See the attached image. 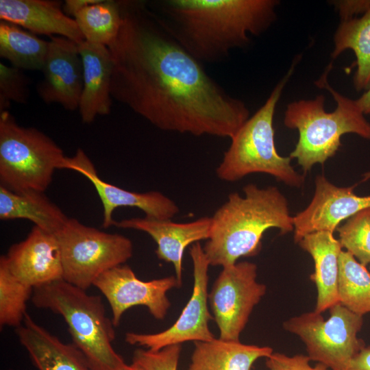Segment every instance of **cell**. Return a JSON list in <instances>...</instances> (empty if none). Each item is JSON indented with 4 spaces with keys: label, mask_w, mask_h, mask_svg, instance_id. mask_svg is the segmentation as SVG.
Instances as JSON below:
<instances>
[{
    "label": "cell",
    "mask_w": 370,
    "mask_h": 370,
    "mask_svg": "<svg viewBox=\"0 0 370 370\" xmlns=\"http://www.w3.org/2000/svg\"><path fill=\"white\" fill-rule=\"evenodd\" d=\"M121 26L108 47L112 98L157 128L231 138L249 119L202 63L164 28L146 1H119Z\"/></svg>",
    "instance_id": "6da1fadb"
},
{
    "label": "cell",
    "mask_w": 370,
    "mask_h": 370,
    "mask_svg": "<svg viewBox=\"0 0 370 370\" xmlns=\"http://www.w3.org/2000/svg\"><path fill=\"white\" fill-rule=\"evenodd\" d=\"M147 1L168 33L201 63H217L260 36L276 19L277 0Z\"/></svg>",
    "instance_id": "7a4b0ae2"
},
{
    "label": "cell",
    "mask_w": 370,
    "mask_h": 370,
    "mask_svg": "<svg viewBox=\"0 0 370 370\" xmlns=\"http://www.w3.org/2000/svg\"><path fill=\"white\" fill-rule=\"evenodd\" d=\"M243 193V197L230 194L211 217L210 236L203 247L210 265L225 267L257 255L269 229L277 228L282 234L294 230L287 199L277 187L248 184Z\"/></svg>",
    "instance_id": "3957f363"
},
{
    "label": "cell",
    "mask_w": 370,
    "mask_h": 370,
    "mask_svg": "<svg viewBox=\"0 0 370 370\" xmlns=\"http://www.w3.org/2000/svg\"><path fill=\"white\" fill-rule=\"evenodd\" d=\"M332 68V64L328 65L316 85L330 92L336 102L334 111L325 110V97L319 95L313 99L288 103L284 112V125L299 132L298 141L289 156L297 159L305 173L334 156L345 134H356L370 140V123L356 100L343 96L329 84L327 79Z\"/></svg>",
    "instance_id": "277c9868"
},
{
    "label": "cell",
    "mask_w": 370,
    "mask_h": 370,
    "mask_svg": "<svg viewBox=\"0 0 370 370\" xmlns=\"http://www.w3.org/2000/svg\"><path fill=\"white\" fill-rule=\"evenodd\" d=\"M31 299L35 307L63 318L72 343L92 370H124L127 364L112 346L115 326L100 296L61 280L34 288Z\"/></svg>",
    "instance_id": "5b68a950"
},
{
    "label": "cell",
    "mask_w": 370,
    "mask_h": 370,
    "mask_svg": "<svg viewBox=\"0 0 370 370\" xmlns=\"http://www.w3.org/2000/svg\"><path fill=\"white\" fill-rule=\"evenodd\" d=\"M300 59V55L294 58L264 103L230 138V145L216 169L219 180L233 182L249 174L260 173L269 174L290 186L303 185L304 177L291 166L292 158L278 153L273 127L276 106Z\"/></svg>",
    "instance_id": "8992f818"
},
{
    "label": "cell",
    "mask_w": 370,
    "mask_h": 370,
    "mask_svg": "<svg viewBox=\"0 0 370 370\" xmlns=\"http://www.w3.org/2000/svg\"><path fill=\"white\" fill-rule=\"evenodd\" d=\"M66 158L43 132L19 125L8 110L0 112L1 186L14 192H45Z\"/></svg>",
    "instance_id": "52a82bcc"
},
{
    "label": "cell",
    "mask_w": 370,
    "mask_h": 370,
    "mask_svg": "<svg viewBox=\"0 0 370 370\" xmlns=\"http://www.w3.org/2000/svg\"><path fill=\"white\" fill-rule=\"evenodd\" d=\"M55 236L63 280L85 291L102 273L124 264L133 254V245L127 237L101 231L73 218H69Z\"/></svg>",
    "instance_id": "ba28073f"
},
{
    "label": "cell",
    "mask_w": 370,
    "mask_h": 370,
    "mask_svg": "<svg viewBox=\"0 0 370 370\" xmlns=\"http://www.w3.org/2000/svg\"><path fill=\"white\" fill-rule=\"evenodd\" d=\"M329 310L328 319L314 310L290 318L283 323V327L301 340L310 360L330 370H347L351 360L365 346L358 337L363 316L340 302Z\"/></svg>",
    "instance_id": "9c48e42d"
},
{
    "label": "cell",
    "mask_w": 370,
    "mask_h": 370,
    "mask_svg": "<svg viewBox=\"0 0 370 370\" xmlns=\"http://www.w3.org/2000/svg\"><path fill=\"white\" fill-rule=\"evenodd\" d=\"M257 265L248 261L223 267L214 281L208 301L219 330V338L240 341L254 308L267 287L256 280Z\"/></svg>",
    "instance_id": "30bf717a"
},
{
    "label": "cell",
    "mask_w": 370,
    "mask_h": 370,
    "mask_svg": "<svg viewBox=\"0 0 370 370\" xmlns=\"http://www.w3.org/2000/svg\"><path fill=\"white\" fill-rule=\"evenodd\" d=\"M190 255L193 264V292L178 319L171 327L160 332H127L125 337L127 343L157 352L186 341H209L214 338L208 325L212 319L208 306L210 264L199 242L193 244Z\"/></svg>",
    "instance_id": "8fae6325"
},
{
    "label": "cell",
    "mask_w": 370,
    "mask_h": 370,
    "mask_svg": "<svg viewBox=\"0 0 370 370\" xmlns=\"http://www.w3.org/2000/svg\"><path fill=\"white\" fill-rule=\"evenodd\" d=\"M181 285L173 275L143 281L126 264L108 270L93 283L108 301L115 327L127 310L137 306L147 307L155 319H163L171 306L166 293Z\"/></svg>",
    "instance_id": "7c38bea8"
},
{
    "label": "cell",
    "mask_w": 370,
    "mask_h": 370,
    "mask_svg": "<svg viewBox=\"0 0 370 370\" xmlns=\"http://www.w3.org/2000/svg\"><path fill=\"white\" fill-rule=\"evenodd\" d=\"M64 169L77 171L92 184L103 205L104 228L114 225L113 213L120 207L137 208L145 217L160 220H171L180 212L175 202L159 191L132 192L105 182L82 149H78L73 156H66Z\"/></svg>",
    "instance_id": "4fadbf2b"
},
{
    "label": "cell",
    "mask_w": 370,
    "mask_h": 370,
    "mask_svg": "<svg viewBox=\"0 0 370 370\" xmlns=\"http://www.w3.org/2000/svg\"><path fill=\"white\" fill-rule=\"evenodd\" d=\"M355 186L338 187L324 175L317 176L315 191L309 205L293 217L294 240L317 232L334 233L339 224L360 210L370 207V195L354 193Z\"/></svg>",
    "instance_id": "5bb4252c"
},
{
    "label": "cell",
    "mask_w": 370,
    "mask_h": 370,
    "mask_svg": "<svg viewBox=\"0 0 370 370\" xmlns=\"http://www.w3.org/2000/svg\"><path fill=\"white\" fill-rule=\"evenodd\" d=\"M37 92L47 104L58 103L67 110L78 109L83 88V65L79 44L65 37L50 36Z\"/></svg>",
    "instance_id": "9a60e30c"
},
{
    "label": "cell",
    "mask_w": 370,
    "mask_h": 370,
    "mask_svg": "<svg viewBox=\"0 0 370 370\" xmlns=\"http://www.w3.org/2000/svg\"><path fill=\"white\" fill-rule=\"evenodd\" d=\"M10 272L34 288L63 280L60 246L55 234L34 225L23 241L3 255Z\"/></svg>",
    "instance_id": "2e32d148"
},
{
    "label": "cell",
    "mask_w": 370,
    "mask_h": 370,
    "mask_svg": "<svg viewBox=\"0 0 370 370\" xmlns=\"http://www.w3.org/2000/svg\"><path fill=\"white\" fill-rule=\"evenodd\" d=\"M122 229H133L149 234L156 242L157 257L171 263L175 277L182 284V258L186 248L191 244L210 238L211 217H204L187 223H175L171 220L133 217L114 223Z\"/></svg>",
    "instance_id": "e0dca14e"
},
{
    "label": "cell",
    "mask_w": 370,
    "mask_h": 370,
    "mask_svg": "<svg viewBox=\"0 0 370 370\" xmlns=\"http://www.w3.org/2000/svg\"><path fill=\"white\" fill-rule=\"evenodd\" d=\"M60 1L1 0V20L33 34L59 36L80 44L85 40L74 18L67 16Z\"/></svg>",
    "instance_id": "ac0fdd59"
},
{
    "label": "cell",
    "mask_w": 370,
    "mask_h": 370,
    "mask_svg": "<svg viewBox=\"0 0 370 370\" xmlns=\"http://www.w3.org/2000/svg\"><path fill=\"white\" fill-rule=\"evenodd\" d=\"M83 65V88L78 110L84 123L110 112L112 61L108 47L86 40L79 44Z\"/></svg>",
    "instance_id": "d6986e66"
},
{
    "label": "cell",
    "mask_w": 370,
    "mask_h": 370,
    "mask_svg": "<svg viewBox=\"0 0 370 370\" xmlns=\"http://www.w3.org/2000/svg\"><path fill=\"white\" fill-rule=\"evenodd\" d=\"M16 334L38 370H92L77 347L62 342L27 313Z\"/></svg>",
    "instance_id": "ffe728a7"
},
{
    "label": "cell",
    "mask_w": 370,
    "mask_h": 370,
    "mask_svg": "<svg viewBox=\"0 0 370 370\" xmlns=\"http://www.w3.org/2000/svg\"><path fill=\"white\" fill-rule=\"evenodd\" d=\"M330 232H317L305 236L298 243L313 259L310 280L317 288L314 311L322 313L339 302L337 293L338 261L343 250L338 239Z\"/></svg>",
    "instance_id": "44dd1931"
},
{
    "label": "cell",
    "mask_w": 370,
    "mask_h": 370,
    "mask_svg": "<svg viewBox=\"0 0 370 370\" xmlns=\"http://www.w3.org/2000/svg\"><path fill=\"white\" fill-rule=\"evenodd\" d=\"M194 343L187 370H251L258 359L267 358L273 352L269 346L248 345L240 341L219 338Z\"/></svg>",
    "instance_id": "7402d4cb"
},
{
    "label": "cell",
    "mask_w": 370,
    "mask_h": 370,
    "mask_svg": "<svg viewBox=\"0 0 370 370\" xmlns=\"http://www.w3.org/2000/svg\"><path fill=\"white\" fill-rule=\"evenodd\" d=\"M27 219L55 234L66 223L67 217L45 192L28 190L12 191L0 185V219Z\"/></svg>",
    "instance_id": "603a6c76"
},
{
    "label": "cell",
    "mask_w": 370,
    "mask_h": 370,
    "mask_svg": "<svg viewBox=\"0 0 370 370\" xmlns=\"http://www.w3.org/2000/svg\"><path fill=\"white\" fill-rule=\"evenodd\" d=\"M348 49L356 58L354 88L358 92L367 90L370 87V9L360 17L341 21L338 26L334 35L332 58L336 59Z\"/></svg>",
    "instance_id": "cb8c5ba5"
},
{
    "label": "cell",
    "mask_w": 370,
    "mask_h": 370,
    "mask_svg": "<svg viewBox=\"0 0 370 370\" xmlns=\"http://www.w3.org/2000/svg\"><path fill=\"white\" fill-rule=\"evenodd\" d=\"M49 41L10 22L0 21V56L21 70L42 71Z\"/></svg>",
    "instance_id": "d4e9b609"
},
{
    "label": "cell",
    "mask_w": 370,
    "mask_h": 370,
    "mask_svg": "<svg viewBox=\"0 0 370 370\" xmlns=\"http://www.w3.org/2000/svg\"><path fill=\"white\" fill-rule=\"evenodd\" d=\"M339 302L353 312L370 313V271L350 253L342 250L338 261Z\"/></svg>",
    "instance_id": "484cf974"
},
{
    "label": "cell",
    "mask_w": 370,
    "mask_h": 370,
    "mask_svg": "<svg viewBox=\"0 0 370 370\" xmlns=\"http://www.w3.org/2000/svg\"><path fill=\"white\" fill-rule=\"evenodd\" d=\"M74 19L86 41L108 47L121 26L119 1L101 0L79 11Z\"/></svg>",
    "instance_id": "4316f807"
},
{
    "label": "cell",
    "mask_w": 370,
    "mask_h": 370,
    "mask_svg": "<svg viewBox=\"0 0 370 370\" xmlns=\"http://www.w3.org/2000/svg\"><path fill=\"white\" fill-rule=\"evenodd\" d=\"M34 288L17 279L0 257V327L18 328L27 314V303Z\"/></svg>",
    "instance_id": "83f0119b"
},
{
    "label": "cell",
    "mask_w": 370,
    "mask_h": 370,
    "mask_svg": "<svg viewBox=\"0 0 370 370\" xmlns=\"http://www.w3.org/2000/svg\"><path fill=\"white\" fill-rule=\"evenodd\" d=\"M336 230L342 248H345L362 265L367 267L369 264L370 207L351 217Z\"/></svg>",
    "instance_id": "f1b7e54d"
},
{
    "label": "cell",
    "mask_w": 370,
    "mask_h": 370,
    "mask_svg": "<svg viewBox=\"0 0 370 370\" xmlns=\"http://www.w3.org/2000/svg\"><path fill=\"white\" fill-rule=\"evenodd\" d=\"M30 80L21 69L0 63V112L8 110L12 101L25 104L29 95Z\"/></svg>",
    "instance_id": "f546056e"
},
{
    "label": "cell",
    "mask_w": 370,
    "mask_h": 370,
    "mask_svg": "<svg viewBox=\"0 0 370 370\" xmlns=\"http://www.w3.org/2000/svg\"><path fill=\"white\" fill-rule=\"evenodd\" d=\"M182 351V344L171 345L157 352L137 349L132 363L145 370H177Z\"/></svg>",
    "instance_id": "4dcf8cb0"
},
{
    "label": "cell",
    "mask_w": 370,
    "mask_h": 370,
    "mask_svg": "<svg viewBox=\"0 0 370 370\" xmlns=\"http://www.w3.org/2000/svg\"><path fill=\"white\" fill-rule=\"evenodd\" d=\"M310 361V359L307 355L288 356L279 352H273L266 358L265 364L269 370H330L319 362L314 366H311Z\"/></svg>",
    "instance_id": "1f68e13d"
},
{
    "label": "cell",
    "mask_w": 370,
    "mask_h": 370,
    "mask_svg": "<svg viewBox=\"0 0 370 370\" xmlns=\"http://www.w3.org/2000/svg\"><path fill=\"white\" fill-rule=\"evenodd\" d=\"M332 2L338 13L341 22L358 17L359 14L363 15L370 9V0H338Z\"/></svg>",
    "instance_id": "d6a6232c"
},
{
    "label": "cell",
    "mask_w": 370,
    "mask_h": 370,
    "mask_svg": "<svg viewBox=\"0 0 370 370\" xmlns=\"http://www.w3.org/2000/svg\"><path fill=\"white\" fill-rule=\"evenodd\" d=\"M347 370H370V345H365L351 360Z\"/></svg>",
    "instance_id": "836d02e7"
},
{
    "label": "cell",
    "mask_w": 370,
    "mask_h": 370,
    "mask_svg": "<svg viewBox=\"0 0 370 370\" xmlns=\"http://www.w3.org/2000/svg\"><path fill=\"white\" fill-rule=\"evenodd\" d=\"M101 0H66L63 3L64 12L69 16H75V14L88 5L100 2Z\"/></svg>",
    "instance_id": "e575fe53"
},
{
    "label": "cell",
    "mask_w": 370,
    "mask_h": 370,
    "mask_svg": "<svg viewBox=\"0 0 370 370\" xmlns=\"http://www.w3.org/2000/svg\"><path fill=\"white\" fill-rule=\"evenodd\" d=\"M356 101L364 114H370V87Z\"/></svg>",
    "instance_id": "d590c367"
},
{
    "label": "cell",
    "mask_w": 370,
    "mask_h": 370,
    "mask_svg": "<svg viewBox=\"0 0 370 370\" xmlns=\"http://www.w3.org/2000/svg\"><path fill=\"white\" fill-rule=\"evenodd\" d=\"M124 370H145V369H144L143 367H141L140 366L136 364L132 363V365H127Z\"/></svg>",
    "instance_id": "8d00e7d4"
},
{
    "label": "cell",
    "mask_w": 370,
    "mask_h": 370,
    "mask_svg": "<svg viewBox=\"0 0 370 370\" xmlns=\"http://www.w3.org/2000/svg\"><path fill=\"white\" fill-rule=\"evenodd\" d=\"M370 179V171L365 173L363 175V180L362 181H367V180Z\"/></svg>",
    "instance_id": "74e56055"
}]
</instances>
